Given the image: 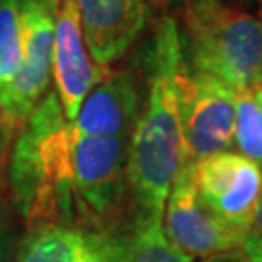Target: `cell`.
Wrapping results in <instances>:
<instances>
[{"label": "cell", "instance_id": "cell-5", "mask_svg": "<svg viewBox=\"0 0 262 262\" xmlns=\"http://www.w3.org/2000/svg\"><path fill=\"white\" fill-rule=\"evenodd\" d=\"M183 158L200 161L233 144L237 94L212 76L185 66L179 76Z\"/></svg>", "mask_w": 262, "mask_h": 262}, {"label": "cell", "instance_id": "cell-1", "mask_svg": "<svg viewBox=\"0 0 262 262\" xmlns=\"http://www.w3.org/2000/svg\"><path fill=\"white\" fill-rule=\"evenodd\" d=\"M150 60V95L132 128L126 175L138 215L163 217L169 192L185 163L179 113V76L185 55L175 19L165 18L158 26Z\"/></svg>", "mask_w": 262, "mask_h": 262}, {"label": "cell", "instance_id": "cell-13", "mask_svg": "<svg viewBox=\"0 0 262 262\" xmlns=\"http://www.w3.org/2000/svg\"><path fill=\"white\" fill-rule=\"evenodd\" d=\"M113 262H192L190 254L179 251L169 241L163 217L138 215L130 235L113 243Z\"/></svg>", "mask_w": 262, "mask_h": 262}, {"label": "cell", "instance_id": "cell-6", "mask_svg": "<svg viewBox=\"0 0 262 262\" xmlns=\"http://www.w3.org/2000/svg\"><path fill=\"white\" fill-rule=\"evenodd\" d=\"M163 215L169 241L192 258L229 253L243 245V231L224 222L198 196L194 161L183 163L169 192Z\"/></svg>", "mask_w": 262, "mask_h": 262}, {"label": "cell", "instance_id": "cell-15", "mask_svg": "<svg viewBox=\"0 0 262 262\" xmlns=\"http://www.w3.org/2000/svg\"><path fill=\"white\" fill-rule=\"evenodd\" d=\"M233 142L245 158L256 163L262 171V107L253 92L237 94Z\"/></svg>", "mask_w": 262, "mask_h": 262}, {"label": "cell", "instance_id": "cell-20", "mask_svg": "<svg viewBox=\"0 0 262 262\" xmlns=\"http://www.w3.org/2000/svg\"><path fill=\"white\" fill-rule=\"evenodd\" d=\"M167 2H171V0H167Z\"/></svg>", "mask_w": 262, "mask_h": 262}, {"label": "cell", "instance_id": "cell-4", "mask_svg": "<svg viewBox=\"0 0 262 262\" xmlns=\"http://www.w3.org/2000/svg\"><path fill=\"white\" fill-rule=\"evenodd\" d=\"M58 2L21 0L24 56L18 76L0 95V119L10 140L49 92Z\"/></svg>", "mask_w": 262, "mask_h": 262}, {"label": "cell", "instance_id": "cell-7", "mask_svg": "<svg viewBox=\"0 0 262 262\" xmlns=\"http://www.w3.org/2000/svg\"><path fill=\"white\" fill-rule=\"evenodd\" d=\"M198 196L224 222L247 233L262 194V171L243 154L220 151L194 161Z\"/></svg>", "mask_w": 262, "mask_h": 262}, {"label": "cell", "instance_id": "cell-10", "mask_svg": "<svg viewBox=\"0 0 262 262\" xmlns=\"http://www.w3.org/2000/svg\"><path fill=\"white\" fill-rule=\"evenodd\" d=\"M88 53L97 66L121 58L146 26V0H76Z\"/></svg>", "mask_w": 262, "mask_h": 262}, {"label": "cell", "instance_id": "cell-19", "mask_svg": "<svg viewBox=\"0 0 262 262\" xmlns=\"http://www.w3.org/2000/svg\"><path fill=\"white\" fill-rule=\"evenodd\" d=\"M253 95H254V99L258 101V105L262 107V84L254 88V90H253Z\"/></svg>", "mask_w": 262, "mask_h": 262}, {"label": "cell", "instance_id": "cell-9", "mask_svg": "<svg viewBox=\"0 0 262 262\" xmlns=\"http://www.w3.org/2000/svg\"><path fill=\"white\" fill-rule=\"evenodd\" d=\"M107 70L95 66L85 51V39L76 0H60L56 12L53 76L66 121L72 122L88 94L101 82Z\"/></svg>", "mask_w": 262, "mask_h": 262}, {"label": "cell", "instance_id": "cell-12", "mask_svg": "<svg viewBox=\"0 0 262 262\" xmlns=\"http://www.w3.org/2000/svg\"><path fill=\"white\" fill-rule=\"evenodd\" d=\"M111 241L74 225H39L26 239L18 262H113Z\"/></svg>", "mask_w": 262, "mask_h": 262}, {"label": "cell", "instance_id": "cell-3", "mask_svg": "<svg viewBox=\"0 0 262 262\" xmlns=\"http://www.w3.org/2000/svg\"><path fill=\"white\" fill-rule=\"evenodd\" d=\"M183 55L190 70L235 94L262 84V19L222 0H192L185 12Z\"/></svg>", "mask_w": 262, "mask_h": 262}, {"label": "cell", "instance_id": "cell-18", "mask_svg": "<svg viewBox=\"0 0 262 262\" xmlns=\"http://www.w3.org/2000/svg\"><path fill=\"white\" fill-rule=\"evenodd\" d=\"M8 134L4 132V126H2V119H0V158L4 156V151H6V148H8Z\"/></svg>", "mask_w": 262, "mask_h": 262}, {"label": "cell", "instance_id": "cell-11", "mask_svg": "<svg viewBox=\"0 0 262 262\" xmlns=\"http://www.w3.org/2000/svg\"><path fill=\"white\" fill-rule=\"evenodd\" d=\"M138 119V94L126 72H107L72 122L74 136H126Z\"/></svg>", "mask_w": 262, "mask_h": 262}, {"label": "cell", "instance_id": "cell-14", "mask_svg": "<svg viewBox=\"0 0 262 262\" xmlns=\"http://www.w3.org/2000/svg\"><path fill=\"white\" fill-rule=\"evenodd\" d=\"M24 56L21 0H0V95L18 76Z\"/></svg>", "mask_w": 262, "mask_h": 262}, {"label": "cell", "instance_id": "cell-17", "mask_svg": "<svg viewBox=\"0 0 262 262\" xmlns=\"http://www.w3.org/2000/svg\"><path fill=\"white\" fill-rule=\"evenodd\" d=\"M10 247V217L4 204L0 202V262H6Z\"/></svg>", "mask_w": 262, "mask_h": 262}, {"label": "cell", "instance_id": "cell-16", "mask_svg": "<svg viewBox=\"0 0 262 262\" xmlns=\"http://www.w3.org/2000/svg\"><path fill=\"white\" fill-rule=\"evenodd\" d=\"M243 253L249 262H262V194L243 237Z\"/></svg>", "mask_w": 262, "mask_h": 262}, {"label": "cell", "instance_id": "cell-8", "mask_svg": "<svg viewBox=\"0 0 262 262\" xmlns=\"http://www.w3.org/2000/svg\"><path fill=\"white\" fill-rule=\"evenodd\" d=\"M126 165V136H74L78 206L94 215L109 214L121 200Z\"/></svg>", "mask_w": 262, "mask_h": 262}, {"label": "cell", "instance_id": "cell-2", "mask_svg": "<svg viewBox=\"0 0 262 262\" xmlns=\"http://www.w3.org/2000/svg\"><path fill=\"white\" fill-rule=\"evenodd\" d=\"M8 177L19 214L33 227L68 225L78 206L74 183V132L55 92L18 130Z\"/></svg>", "mask_w": 262, "mask_h": 262}]
</instances>
